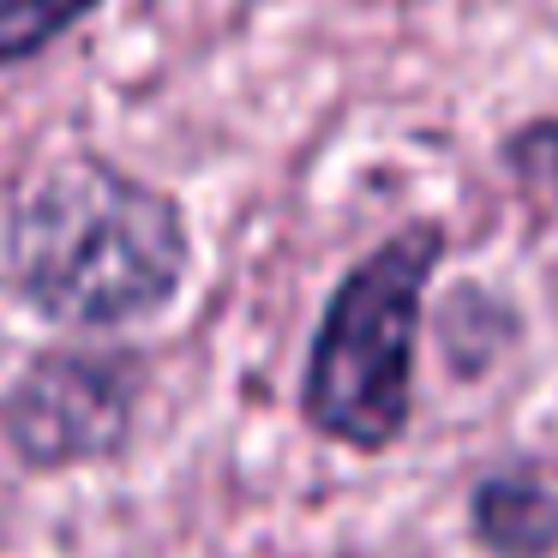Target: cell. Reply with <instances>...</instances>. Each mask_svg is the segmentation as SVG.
<instances>
[{
	"label": "cell",
	"instance_id": "1",
	"mask_svg": "<svg viewBox=\"0 0 558 558\" xmlns=\"http://www.w3.org/2000/svg\"><path fill=\"white\" fill-rule=\"evenodd\" d=\"M193 270V229L174 193L97 150L54 157L7 222V277L37 318L121 330L157 318Z\"/></svg>",
	"mask_w": 558,
	"mask_h": 558
},
{
	"label": "cell",
	"instance_id": "2",
	"mask_svg": "<svg viewBox=\"0 0 558 558\" xmlns=\"http://www.w3.org/2000/svg\"><path fill=\"white\" fill-rule=\"evenodd\" d=\"M445 222H409L349 265L318 313L301 373V421L361 457L402 445L414 414V354L426 325V289L445 265Z\"/></svg>",
	"mask_w": 558,
	"mask_h": 558
},
{
	"label": "cell",
	"instance_id": "3",
	"mask_svg": "<svg viewBox=\"0 0 558 558\" xmlns=\"http://www.w3.org/2000/svg\"><path fill=\"white\" fill-rule=\"evenodd\" d=\"M138 421V361L121 349H49L7 385L0 433L25 469L121 457Z\"/></svg>",
	"mask_w": 558,
	"mask_h": 558
},
{
	"label": "cell",
	"instance_id": "4",
	"mask_svg": "<svg viewBox=\"0 0 558 558\" xmlns=\"http://www.w3.org/2000/svg\"><path fill=\"white\" fill-rule=\"evenodd\" d=\"M469 529L493 558H558V493L541 474H486L469 493Z\"/></svg>",
	"mask_w": 558,
	"mask_h": 558
},
{
	"label": "cell",
	"instance_id": "5",
	"mask_svg": "<svg viewBox=\"0 0 558 558\" xmlns=\"http://www.w3.org/2000/svg\"><path fill=\"white\" fill-rule=\"evenodd\" d=\"M102 0H0V73L49 54L73 25H85Z\"/></svg>",
	"mask_w": 558,
	"mask_h": 558
},
{
	"label": "cell",
	"instance_id": "6",
	"mask_svg": "<svg viewBox=\"0 0 558 558\" xmlns=\"http://www.w3.org/2000/svg\"><path fill=\"white\" fill-rule=\"evenodd\" d=\"M505 169L517 174L529 193H546L558 198V114H546V121H522L517 133L505 138Z\"/></svg>",
	"mask_w": 558,
	"mask_h": 558
}]
</instances>
